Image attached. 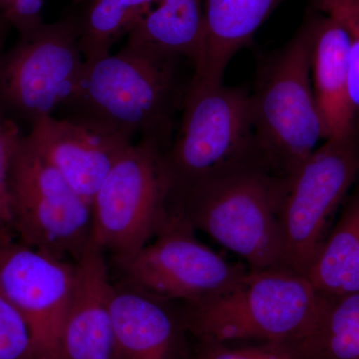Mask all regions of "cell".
<instances>
[{
	"instance_id": "4316f807",
	"label": "cell",
	"mask_w": 359,
	"mask_h": 359,
	"mask_svg": "<svg viewBox=\"0 0 359 359\" xmlns=\"http://www.w3.org/2000/svg\"><path fill=\"white\" fill-rule=\"evenodd\" d=\"M9 0H0V13L4 11V7L8 4Z\"/></svg>"
},
{
	"instance_id": "3957f363",
	"label": "cell",
	"mask_w": 359,
	"mask_h": 359,
	"mask_svg": "<svg viewBox=\"0 0 359 359\" xmlns=\"http://www.w3.org/2000/svg\"><path fill=\"white\" fill-rule=\"evenodd\" d=\"M325 304L308 276L278 266L248 269L230 289L197 304H184L189 332L219 342H301Z\"/></svg>"
},
{
	"instance_id": "83f0119b",
	"label": "cell",
	"mask_w": 359,
	"mask_h": 359,
	"mask_svg": "<svg viewBox=\"0 0 359 359\" xmlns=\"http://www.w3.org/2000/svg\"><path fill=\"white\" fill-rule=\"evenodd\" d=\"M72 1L75 6H81V4H83L84 2L87 1V0H72Z\"/></svg>"
},
{
	"instance_id": "5b68a950",
	"label": "cell",
	"mask_w": 359,
	"mask_h": 359,
	"mask_svg": "<svg viewBox=\"0 0 359 359\" xmlns=\"http://www.w3.org/2000/svg\"><path fill=\"white\" fill-rule=\"evenodd\" d=\"M289 179L248 169L193 189L172 205L202 231L240 257L250 271L283 266L282 209Z\"/></svg>"
},
{
	"instance_id": "e0dca14e",
	"label": "cell",
	"mask_w": 359,
	"mask_h": 359,
	"mask_svg": "<svg viewBox=\"0 0 359 359\" xmlns=\"http://www.w3.org/2000/svg\"><path fill=\"white\" fill-rule=\"evenodd\" d=\"M205 40L204 0H158L132 28L126 43L185 58L195 72L202 65Z\"/></svg>"
},
{
	"instance_id": "2e32d148",
	"label": "cell",
	"mask_w": 359,
	"mask_h": 359,
	"mask_svg": "<svg viewBox=\"0 0 359 359\" xmlns=\"http://www.w3.org/2000/svg\"><path fill=\"white\" fill-rule=\"evenodd\" d=\"M283 1L204 0V58L191 79L205 84L223 83L231 58L249 46L259 28Z\"/></svg>"
},
{
	"instance_id": "484cf974",
	"label": "cell",
	"mask_w": 359,
	"mask_h": 359,
	"mask_svg": "<svg viewBox=\"0 0 359 359\" xmlns=\"http://www.w3.org/2000/svg\"><path fill=\"white\" fill-rule=\"evenodd\" d=\"M8 28L9 25H7L6 21L4 20L1 14H0V55L2 53V47H4V41H6Z\"/></svg>"
},
{
	"instance_id": "277c9868",
	"label": "cell",
	"mask_w": 359,
	"mask_h": 359,
	"mask_svg": "<svg viewBox=\"0 0 359 359\" xmlns=\"http://www.w3.org/2000/svg\"><path fill=\"white\" fill-rule=\"evenodd\" d=\"M313 18L264 61L250 92L252 122L271 173L290 179L325 140L311 81Z\"/></svg>"
},
{
	"instance_id": "cb8c5ba5",
	"label": "cell",
	"mask_w": 359,
	"mask_h": 359,
	"mask_svg": "<svg viewBox=\"0 0 359 359\" xmlns=\"http://www.w3.org/2000/svg\"><path fill=\"white\" fill-rule=\"evenodd\" d=\"M0 359H36L29 328L0 292Z\"/></svg>"
},
{
	"instance_id": "9a60e30c",
	"label": "cell",
	"mask_w": 359,
	"mask_h": 359,
	"mask_svg": "<svg viewBox=\"0 0 359 359\" xmlns=\"http://www.w3.org/2000/svg\"><path fill=\"white\" fill-rule=\"evenodd\" d=\"M318 13L313 14V93L325 130V141L342 140L358 135L349 91L348 39L339 20L328 14Z\"/></svg>"
},
{
	"instance_id": "d6986e66",
	"label": "cell",
	"mask_w": 359,
	"mask_h": 359,
	"mask_svg": "<svg viewBox=\"0 0 359 359\" xmlns=\"http://www.w3.org/2000/svg\"><path fill=\"white\" fill-rule=\"evenodd\" d=\"M158 0H87L74 13L78 42L85 62L111 54V49L147 15Z\"/></svg>"
},
{
	"instance_id": "ffe728a7",
	"label": "cell",
	"mask_w": 359,
	"mask_h": 359,
	"mask_svg": "<svg viewBox=\"0 0 359 359\" xmlns=\"http://www.w3.org/2000/svg\"><path fill=\"white\" fill-rule=\"evenodd\" d=\"M299 346L304 359H359V294L325 297L316 327Z\"/></svg>"
},
{
	"instance_id": "6da1fadb",
	"label": "cell",
	"mask_w": 359,
	"mask_h": 359,
	"mask_svg": "<svg viewBox=\"0 0 359 359\" xmlns=\"http://www.w3.org/2000/svg\"><path fill=\"white\" fill-rule=\"evenodd\" d=\"M179 59L126 43L116 54L85 62L58 118L129 142L140 136L164 151L189 84L180 79Z\"/></svg>"
},
{
	"instance_id": "603a6c76",
	"label": "cell",
	"mask_w": 359,
	"mask_h": 359,
	"mask_svg": "<svg viewBox=\"0 0 359 359\" xmlns=\"http://www.w3.org/2000/svg\"><path fill=\"white\" fill-rule=\"evenodd\" d=\"M22 138L15 122L0 117V238L13 235L11 176Z\"/></svg>"
},
{
	"instance_id": "8fae6325",
	"label": "cell",
	"mask_w": 359,
	"mask_h": 359,
	"mask_svg": "<svg viewBox=\"0 0 359 359\" xmlns=\"http://www.w3.org/2000/svg\"><path fill=\"white\" fill-rule=\"evenodd\" d=\"M76 264L0 238V292L32 334L36 359H65L63 327L74 292Z\"/></svg>"
},
{
	"instance_id": "44dd1931",
	"label": "cell",
	"mask_w": 359,
	"mask_h": 359,
	"mask_svg": "<svg viewBox=\"0 0 359 359\" xmlns=\"http://www.w3.org/2000/svg\"><path fill=\"white\" fill-rule=\"evenodd\" d=\"M320 13L332 15L344 26L348 39L349 91L356 132L359 135V0H314Z\"/></svg>"
},
{
	"instance_id": "7c38bea8",
	"label": "cell",
	"mask_w": 359,
	"mask_h": 359,
	"mask_svg": "<svg viewBox=\"0 0 359 359\" xmlns=\"http://www.w3.org/2000/svg\"><path fill=\"white\" fill-rule=\"evenodd\" d=\"M110 311L118 359H185L184 304L113 282Z\"/></svg>"
},
{
	"instance_id": "30bf717a",
	"label": "cell",
	"mask_w": 359,
	"mask_h": 359,
	"mask_svg": "<svg viewBox=\"0 0 359 359\" xmlns=\"http://www.w3.org/2000/svg\"><path fill=\"white\" fill-rule=\"evenodd\" d=\"M359 175V136L325 140L289 179L282 209L283 266L306 276Z\"/></svg>"
},
{
	"instance_id": "9c48e42d",
	"label": "cell",
	"mask_w": 359,
	"mask_h": 359,
	"mask_svg": "<svg viewBox=\"0 0 359 359\" xmlns=\"http://www.w3.org/2000/svg\"><path fill=\"white\" fill-rule=\"evenodd\" d=\"M74 13L45 22L0 55V104L32 126L55 116L76 88L85 65Z\"/></svg>"
},
{
	"instance_id": "7402d4cb",
	"label": "cell",
	"mask_w": 359,
	"mask_h": 359,
	"mask_svg": "<svg viewBox=\"0 0 359 359\" xmlns=\"http://www.w3.org/2000/svg\"><path fill=\"white\" fill-rule=\"evenodd\" d=\"M197 359H304L297 342L259 341L248 346L199 339Z\"/></svg>"
},
{
	"instance_id": "4fadbf2b",
	"label": "cell",
	"mask_w": 359,
	"mask_h": 359,
	"mask_svg": "<svg viewBox=\"0 0 359 359\" xmlns=\"http://www.w3.org/2000/svg\"><path fill=\"white\" fill-rule=\"evenodd\" d=\"M25 142L91 203L116 161L133 143L55 116L32 124Z\"/></svg>"
},
{
	"instance_id": "7a4b0ae2",
	"label": "cell",
	"mask_w": 359,
	"mask_h": 359,
	"mask_svg": "<svg viewBox=\"0 0 359 359\" xmlns=\"http://www.w3.org/2000/svg\"><path fill=\"white\" fill-rule=\"evenodd\" d=\"M181 112L176 137L161 154L170 209L187 193L214 180L248 169L269 171L247 89L191 79Z\"/></svg>"
},
{
	"instance_id": "d4e9b609",
	"label": "cell",
	"mask_w": 359,
	"mask_h": 359,
	"mask_svg": "<svg viewBox=\"0 0 359 359\" xmlns=\"http://www.w3.org/2000/svg\"><path fill=\"white\" fill-rule=\"evenodd\" d=\"M44 4L45 0H9L0 14L20 37L26 36L44 25Z\"/></svg>"
},
{
	"instance_id": "ba28073f",
	"label": "cell",
	"mask_w": 359,
	"mask_h": 359,
	"mask_svg": "<svg viewBox=\"0 0 359 359\" xmlns=\"http://www.w3.org/2000/svg\"><path fill=\"white\" fill-rule=\"evenodd\" d=\"M195 231L184 217L171 212L166 226L145 247L111 259L118 280L184 304H201L226 292L249 269L224 259Z\"/></svg>"
},
{
	"instance_id": "ac0fdd59",
	"label": "cell",
	"mask_w": 359,
	"mask_h": 359,
	"mask_svg": "<svg viewBox=\"0 0 359 359\" xmlns=\"http://www.w3.org/2000/svg\"><path fill=\"white\" fill-rule=\"evenodd\" d=\"M306 276L328 299L359 294V191L347 203Z\"/></svg>"
},
{
	"instance_id": "52a82bcc",
	"label": "cell",
	"mask_w": 359,
	"mask_h": 359,
	"mask_svg": "<svg viewBox=\"0 0 359 359\" xmlns=\"http://www.w3.org/2000/svg\"><path fill=\"white\" fill-rule=\"evenodd\" d=\"M14 237L57 259L76 263L92 242V203L25 142L11 176Z\"/></svg>"
},
{
	"instance_id": "5bb4252c",
	"label": "cell",
	"mask_w": 359,
	"mask_h": 359,
	"mask_svg": "<svg viewBox=\"0 0 359 359\" xmlns=\"http://www.w3.org/2000/svg\"><path fill=\"white\" fill-rule=\"evenodd\" d=\"M74 292L63 327L65 359H118L107 257L93 243L75 263Z\"/></svg>"
},
{
	"instance_id": "8992f818",
	"label": "cell",
	"mask_w": 359,
	"mask_h": 359,
	"mask_svg": "<svg viewBox=\"0 0 359 359\" xmlns=\"http://www.w3.org/2000/svg\"><path fill=\"white\" fill-rule=\"evenodd\" d=\"M162 151L146 140L130 144L92 199V243L111 259L145 247L171 217Z\"/></svg>"
}]
</instances>
